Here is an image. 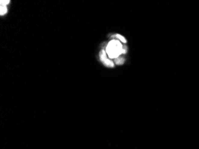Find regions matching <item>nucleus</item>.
Instances as JSON below:
<instances>
[{"label":"nucleus","mask_w":199,"mask_h":149,"mask_svg":"<svg viewBox=\"0 0 199 149\" xmlns=\"http://www.w3.org/2000/svg\"><path fill=\"white\" fill-rule=\"evenodd\" d=\"M100 59L103 62V63H104L107 66L113 67V63L111 60H109L107 58L106 54V52L104 50H103L100 53Z\"/></svg>","instance_id":"nucleus-2"},{"label":"nucleus","mask_w":199,"mask_h":149,"mask_svg":"<svg viewBox=\"0 0 199 149\" xmlns=\"http://www.w3.org/2000/svg\"><path fill=\"white\" fill-rule=\"evenodd\" d=\"M116 37H117V38H119V39L120 41H121L122 42H124V43L126 42V41L125 38L123 36H122V35H119V34H117V35H116Z\"/></svg>","instance_id":"nucleus-4"},{"label":"nucleus","mask_w":199,"mask_h":149,"mask_svg":"<svg viewBox=\"0 0 199 149\" xmlns=\"http://www.w3.org/2000/svg\"><path fill=\"white\" fill-rule=\"evenodd\" d=\"M7 12V8L6 5L1 4V15H4Z\"/></svg>","instance_id":"nucleus-3"},{"label":"nucleus","mask_w":199,"mask_h":149,"mask_svg":"<svg viewBox=\"0 0 199 149\" xmlns=\"http://www.w3.org/2000/svg\"><path fill=\"white\" fill-rule=\"evenodd\" d=\"M106 52L110 58H117L123 53V47L119 41L112 40L107 46Z\"/></svg>","instance_id":"nucleus-1"},{"label":"nucleus","mask_w":199,"mask_h":149,"mask_svg":"<svg viewBox=\"0 0 199 149\" xmlns=\"http://www.w3.org/2000/svg\"><path fill=\"white\" fill-rule=\"evenodd\" d=\"M10 1H1V4H4V5H7L10 3Z\"/></svg>","instance_id":"nucleus-5"}]
</instances>
